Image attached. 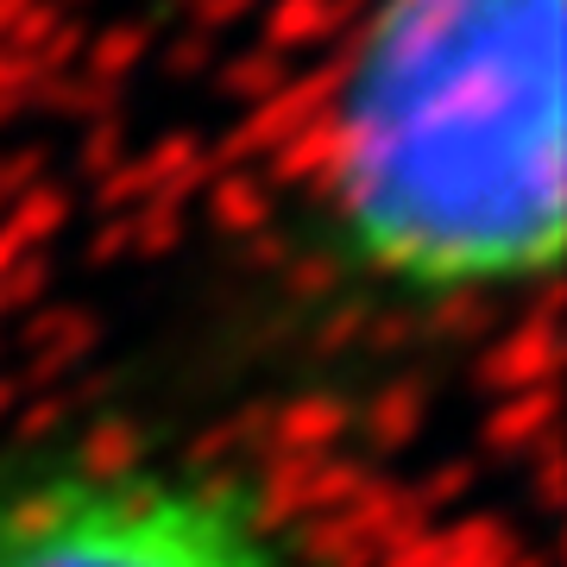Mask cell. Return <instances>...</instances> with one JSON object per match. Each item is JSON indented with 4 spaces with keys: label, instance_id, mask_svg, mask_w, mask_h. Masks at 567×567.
Here are the masks:
<instances>
[{
    "label": "cell",
    "instance_id": "7a4b0ae2",
    "mask_svg": "<svg viewBox=\"0 0 567 567\" xmlns=\"http://www.w3.org/2000/svg\"><path fill=\"white\" fill-rule=\"evenodd\" d=\"M0 567H365L341 529L240 447L158 429L0 442Z\"/></svg>",
    "mask_w": 567,
    "mask_h": 567
},
{
    "label": "cell",
    "instance_id": "6da1fadb",
    "mask_svg": "<svg viewBox=\"0 0 567 567\" xmlns=\"http://www.w3.org/2000/svg\"><path fill=\"white\" fill-rule=\"evenodd\" d=\"M567 246V0H365L316 133V271L379 328L498 322Z\"/></svg>",
    "mask_w": 567,
    "mask_h": 567
}]
</instances>
